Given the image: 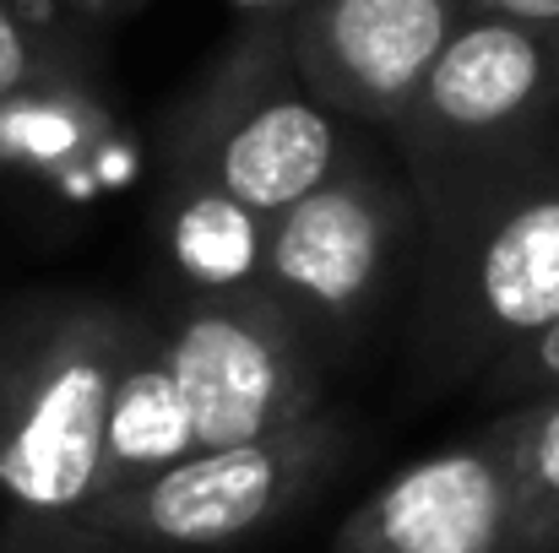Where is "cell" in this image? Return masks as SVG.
I'll return each mask as SVG.
<instances>
[{
	"mask_svg": "<svg viewBox=\"0 0 559 553\" xmlns=\"http://www.w3.org/2000/svg\"><path fill=\"white\" fill-rule=\"evenodd\" d=\"M142 332L136 310L87 293L0 315V500L44 543L104 500L109 401Z\"/></svg>",
	"mask_w": 559,
	"mask_h": 553,
	"instance_id": "6da1fadb",
	"label": "cell"
},
{
	"mask_svg": "<svg viewBox=\"0 0 559 553\" xmlns=\"http://www.w3.org/2000/svg\"><path fill=\"white\" fill-rule=\"evenodd\" d=\"M418 293L429 380H484L559 321V120L435 217Z\"/></svg>",
	"mask_w": 559,
	"mask_h": 553,
	"instance_id": "7a4b0ae2",
	"label": "cell"
},
{
	"mask_svg": "<svg viewBox=\"0 0 559 553\" xmlns=\"http://www.w3.org/2000/svg\"><path fill=\"white\" fill-rule=\"evenodd\" d=\"M343 169V115L294 71L277 22H245L206 65L169 131L164 184L223 190L255 217H277Z\"/></svg>",
	"mask_w": 559,
	"mask_h": 553,
	"instance_id": "3957f363",
	"label": "cell"
},
{
	"mask_svg": "<svg viewBox=\"0 0 559 553\" xmlns=\"http://www.w3.org/2000/svg\"><path fill=\"white\" fill-rule=\"evenodd\" d=\"M555 120L559 22L467 11L391 125L424 228Z\"/></svg>",
	"mask_w": 559,
	"mask_h": 553,
	"instance_id": "277c9868",
	"label": "cell"
},
{
	"mask_svg": "<svg viewBox=\"0 0 559 553\" xmlns=\"http://www.w3.org/2000/svg\"><path fill=\"white\" fill-rule=\"evenodd\" d=\"M348 418L337 407H321L316 418L245 440L195 450L186 461L104 494L87 516H76L49 543L66 549H169V553H212L234 549L272 521H283L299 500H310L337 461L348 456Z\"/></svg>",
	"mask_w": 559,
	"mask_h": 553,
	"instance_id": "5b68a950",
	"label": "cell"
},
{
	"mask_svg": "<svg viewBox=\"0 0 559 553\" xmlns=\"http://www.w3.org/2000/svg\"><path fill=\"white\" fill-rule=\"evenodd\" d=\"M195 450L283 434L326 407L310 326L272 288L186 293L158 326Z\"/></svg>",
	"mask_w": 559,
	"mask_h": 553,
	"instance_id": "8992f818",
	"label": "cell"
},
{
	"mask_svg": "<svg viewBox=\"0 0 559 553\" xmlns=\"http://www.w3.org/2000/svg\"><path fill=\"white\" fill-rule=\"evenodd\" d=\"M418 201L365 164H343L326 184L266 223L261 288H272L310 337H354L374 315L413 228Z\"/></svg>",
	"mask_w": 559,
	"mask_h": 553,
	"instance_id": "52a82bcc",
	"label": "cell"
},
{
	"mask_svg": "<svg viewBox=\"0 0 559 553\" xmlns=\"http://www.w3.org/2000/svg\"><path fill=\"white\" fill-rule=\"evenodd\" d=\"M462 16V0H305L283 16V44L326 109L396 125Z\"/></svg>",
	"mask_w": 559,
	"mask_h": 553,
	"instance_id": "ba28073f",
	"label": "cell"
},
{
	"mask_svg": "<svg viewBox=\"0 0 559 553\" xmlns=\"http://www.w3.org/2000/svg\"><path fill=\"white\" fill-rule=\"evenodd\" d=\"M516 494L506 418L407 461L337 527L332 553H511Z\"/></svg>",
	"mask_w": 559,
	"mask_h": 553,
	"instance_id": "9c48e42d",
	"label": "cell"
},
{
	"mask_svg": "<svg viewBox=\"0 0 559 553\" xmlns=\"http://www.w3.org/2000/svg\"><path fill=\"white\" fill-rule=\"evenodd\" d=\"M195 456V434L186 418V396L175 385V369L164 359V337L147 321L136 348L126 353L115 401H109V434H104V494L131 489L175 461Z\"/></svg>",
	"mask_w": 559,
	"mask_h": 553,
	"instance_id": "30bf717a",
	"label": "cell"
},
{
	"mask_svg": "<svg viewBox=\"0 0 559 553\" xmlns=\"http://www.w3.org/2000/svg\"><path fill=\"white\" fill-rule=\"evenodd\" d=\"M104 104L82 65L0 104V169L44 184H93L104 147Z\"/></svg>",
	"mask_w": 559,
	"mask_h": 553,
	"instance_id": "8fae6325",
	"label": "cell"
},
{
	"mask_svg": "<svg viewBox=\"0 0 559 553\" xmlns=\"http://www.w3.org/2000/svg\"><path fill=\"white\" fill-rule=\"evenodd\" d=\"M511 445L516 543L511 553H559V390L500 412Z\"/></svg>",
	"mask_w": 559,
	"mask_h": 553,
	"instance_id": "7c38bea8",
	"label": "cell"
},
{
	"mask_svg": "<svg viewBox=\"0 0 559 553\" xmlns=\"http://www.w3.org/2000/svg\"><path fill=\"white\" fill-rule=\"evenodd\" d=\"M76 49L55 44V38H38L27 27V16L16 11V0H0V104L60 76V71H76Z\"/></svg>",
	"mask_w": 559,
	"mask_h": 553,
	"instance_id": "4fadbf2b",
	"label": "cell"
},
{
	"mask_svg": "<svg viewBox=\"0 0 559 553\" xmlns=\"http://www.w3.org/2000/svg\"><path fill=\"white\" fill-rule=\"evenodd\" d=\"M478 385H484L489 396L511 401V407L559 390V321L555 326H544L538 337L516 342L506 359H495V364L484 369V380H478Z\"/></svg>",
	"mask_w": 559,
	"mask_h": 553,
	"instance_id": "5bb4252c",
	"label": "cell"
},
{
	"mask_svg": "<svg viewBox=\"0 0 559 553\" xmlns=\"http://www.w3.org/2000/svg\"><path fill=\"white\" fill-rule=\"evenodd\" d=\"M484 16H516V22H559V0H462Z\"/></svg>",
	"mask_w": 559,
	"mask_h": 553,
	"instance_id": "9a60e30c",
	"label": "cell"
},
{
	"mask_svg": "<svg viewBox=\"0 0 559 553\" xmlns=\"http://www.w3.org/2000/svg\"><path fill=\"white\" fill-rule=\"evenodd\" d=\"M228 5L239 11V22H277L294 5H305V0H228Z\"/></svg>",
	"mask_w": 559,
	"mask_h": 553,
	"instance_id": "2e32d148",
	"label": "cell"
},
{
	"mask_svg": "<svg viewBox=\"0 0 559 553\" xmlns=\"http://www.w3.org/2000/svg\"><path fill=\"white\" fill-rule=\"evenodd\" d=\"M66 5L82 16H120V11H136L142 0H66Z\"/></svg>",
	"mask_w": 559,
	"mask_h": 553,
	"instance_id": "e0dca14e",
	"label": "cell"
}]
</instances>
